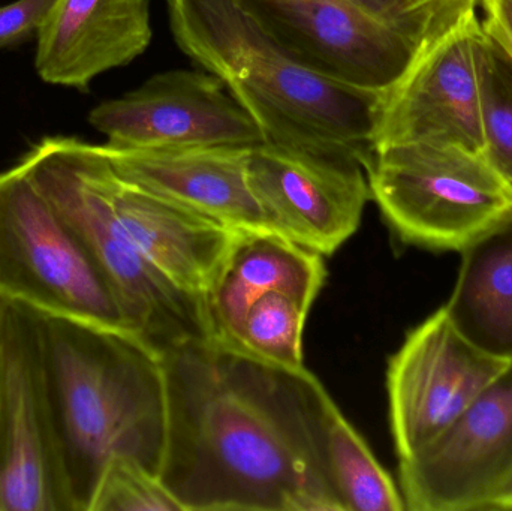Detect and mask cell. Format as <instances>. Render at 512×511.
I'll return each mask as SVG.
<instances>
[{"label": "cell", "mask_w": 512, "mask_h": 511, "mask_svg": "<svg viewBox=\"0 0 512 511\" xmlns=\"http://www.w3.org/2000/svg\"><path fill=\"white\" fill-rule=\"evenodd\" d=\"M161 359L167 443L159 479L182 511H343L327 452L337 405L312 372L216 338Z\"/></svg>", "instance_id": "cell-1"}, {"label": "cell", "mask_w": 512, "mask_h": 511, "mask_svg": "<svg viewBox=\"0 0 512 511\" xmlns=\"http://www.w3.org/2000/svg\"><path fill=\"white\" fill-rule=\"evenodd\" d=\"M36 315L68 511H90L117 456L159 477L167 443L161 356L126 330Z\"/></svg>", "instance_id": "cell-2"}, {"label": "cell", "mask_w": 512, "mask_h": 511, "mask_svg": "<svg viewBox=\"0 0 512 511\" xmlns=\"http://www.w3.org/2000/svg\"><path fill=\"white\" fill-rule=\"evenodd\" d=\"M168 11L177 45L224 83L267 143L366 167L382 95L292 53L245 0H168Z\"/></svg>", "instance_id": "cell-3"}, {"label": "cell", "mask_w": 512, "mask_h": 511, "mask_svg": "<svg viewBox=\"0 0 512 511\" xmlns=\"http://www.w3.org/2000/svg\"><path fill=\"white\" fill-rule=\"evenodd\" d=\"M18 164L98 267L132 335L159 356L213 338L206 302L165 278L120 227L96 177L89 141L45 137Z\"/></svg>", "instance_id": "cell-4"}, {"label": "cell", "mask_w": 512, "mask_h": 511, "mask_svg": "<svg viewBox=\"0 0 512 511\" xmlns=\"http://www.w3.org/2000/svg\"><path fill=\"white\" fill-rule=\"evenodd\" d=\"M370 197L405 245L463 252L512 215V183L483 153L453 144L375 149Z\"/></svg>", "instance_id": "cell-5"}, {"label": "cell", "mask_w": 512, "mask_h": 511, "mask_svg": "<svg viewBox=\"0 0 512 511\" xmlns=\"http://www.w3.org/2000/svg\"><path fill=\"white\" fill-rule=\"evenodd\" d=\"M0 297L129 332L104 276L20 164L0 173Z\"/></svg>", "instance_id": "cell-6"}, {"label": "cell", "mask_w": 512, "mask_h": 511, "mask_svg": "<svg viewBox=\"0 0 512 511\" xmlns=\"http://www.w3.org/2000/svg\"><path fill=\"white\" fill-rule=\"evenodd\" d=\"M0 511H68L38 315L0 297Z\"/></svg>", "instance_id": "cell-7"}, {"label": "cell", "mask_w": 512, "mask_h": 511, "mask_svg": "<svg viewBox=\"0 0 512 511\" xmlns=\"http://www.w3.org/2000/svg\"><path fill=\"white\" fill-rule=\"evenodd\" d=\"M510 365L468 341L442 306L406 335L387 369L397 458H411L444 434Z\"/></svg>", "instance_id": "cell-8"}, {"label": "cell", "mask_w": 512, "mask_h": 511, "mask_svg": "<svg viewBox=\"0 0 512 511\" xmlns=\"http://www.w3.org/2000/svg\"><path fill=\"white\" fill-rule=\"evenodd\" d=\"M406 510H493L512 486V360L435 441L399 461Z\"/></svg>", "instance_id": "cell-9"}, {"label": "cell", "mask_w": 512, "mask_h": 511, "mask_svg": "<svg viewBox=\"0 0 512 511\" xmlns=\"http://www.w3.org/2000/svg\"><path fill=\"white\" fill-rule=\"evenodd\" d=\"M480 30L474 11L423 41L408 71L379 102L373 150L439 143L484 155L475 66Z\"/></svg>", "instance_id": "cell-10"}, {"label": "cell", "mask_w": 512, "mask_h": 511, "mask_svg": "<svg viewBox=\"0 0 512 511\" xmlns=\"http://www.w3.org/2000/svg\"><path fill=\"white\" fill-rule=\"evenodd\" d=\"M249 180L274 233L333 255L354 236L370 197L360 161L300 147H252Z\"/></svg>", "instance_id": "cell-11"}, {"label": "cell", "mask_w": 512, "mask_h": 511, "mask_svg": "<svg viewBox=\"0 0 512 511\" xmlns=\"http://www.w3.org/2000/svg\"><path fill=\"white\" fill-rule=\"evenodd\" d=\"M89 123L125 149L252 147L267 143L251 114L210 72H159L138 89L102 102Z\"/></svg>", "instance_id": "cell-12"}, {"label": "cell", "mask_w": 512, "mask_h": 511, "mask_svg": "<svg viewBox=\"0 0 512 511\" xmlns=\"http://www.w3.org/2000/svg\"><path fill=\"white\" fill-rule=\"evenodd\" d=\"M262 12L256 14L292 53L382 96L423 44L346 0H262Z\"/></svg>", "instance_id": "cell-13"}, {"label": "cell", "mask_w": 512, "mask_h": 511, "mask_svg": "<svg viewBox=\"0 0 512 511\" xmlns=\"http://www.w3.org/2000/svg\"><path fill=\"white\" fill-rule=\"evenodd\" d=\"M90 155L99 185L135 248L176 287L206 302L242 231L123 179L102 144L90 143Z\"/></svg>", "instance_id": "cell-14"}, {"label": "cell", "mask_w": 512, "mask_h": 511, "mask_svg": "<svg viewBox=\"0 0 512 511\" xmlns=\"http://www.w3.org/2000/svg\"><path fill=\"white\" fill-rule=\"evenodd\" d=\"M102 147L128 182L233 230L274 233L249 180V147Z\"/></svg>", "instance_id": "cell-15"}, {"label": "cell", "mask_w": 512, "mask_h": 511, "mask_svg": "<svg viewBox=\"0 0 512 511\" xmlns=\"http://www.w3.org/2000/svg\"><path fill=\"white\" fill-rule=\"evenodd\" d=\"M150 0H56L36 39L35 68L54 86L87 90L152 42Z\"/></svg>", "instance_id": "cell-16"}, {"label": "cell", "mask_w": 512, "mask_h": 511, "mask_svg": "<svg viewBox=\"0 0 512 511\" xmlns=\"http://www.w3.org/2000/svg\"><path fill=\"white\" fill-rule=\"evenodd\" d=\"M327 278L324 257L271 231L240 233L207 294L213 338L228 342L262 294L286 291L313 303Z\"/></svg>", "instance_id": "cell-17"}, {"label": "cell", "mask_w": 512, "mask_h": 511, "mask_svg": "<svg viewBox=\"0 0 512 511\" xmlns=\"http://www.w3.org/2000/svg\"><path fill=\"white\" fill-rule=\"evenodd\" d=\"M460 254L448 317L475 347L511 362L512 215Z\"/></svg>", "instance_id": "cell-18"}, {"label": "cell", "mask_w": 512, "mask_h": 511, "mask_svg": "<svg viewBox=\"0 0 512 511\" xmlns=\"http://www.w3.org/2000/svg\"><path fill=\"white\" fill-rule=\"evenodd\" d=\"M327 452L343 511L406 510L402 492L339 407L328 420Z\"/></svg>", "instance_id": "cell-19"}, {"label": "cell", "mask_w": 512, "mask_h": 511, "mask_svg": "<svg viewBox=\"0 0 512 511\" xmlns=\"http://www.w3.org/2000/svg\"><path fill=\"white\" fill-rule=\"evenodd\" d=\"M312 305L286 291L262 294L225 344L273 365L303 369L304 327Z\"/></svg>", "instance_id": "cell-20"}, {"label": "cell", "mask_w": 512, "mask_h": 511, "mask_svg": "<svg viewBox=\"0 0 512 511\" xmlns=\"http://www.w3.org/2000/svg\"><path fill=\"white\" fill-rule=\"evenodd\" d=\"M475 66L484 155L512 183V60L483 26Z\"/></svg>", "instance_id": "cell-21"}, {"label": "cell", "mask_w": 512, "mask_h": 511, "mask_svg": "<svg viewBox=\"0 0 512 511\" xmlns=\"http://www.w3.org/2000/svg\"><path fill=\"white\" fill-rule=\"evenodd\" d=\"M90 511H182L156 474L123 456L102 473Z\"/></svg>", "instance_id": "cell-22"}, {"label": "cell", "mask_w": 512, "mask_h": 511, "mask_svg": "<svg viewBox=\"0 0 512 511\" xmlns=\"http://www.w3.org/2000/svg\"><path fill=\"white\" fill-rule=\"evenodd\" d=\"M372 17L402 30L417 41L459 23L471 12L477 11L480 0H444L433 5L420 6L411 0H346Z\"/></svg>", "instance_id": "cell-23"}, {"label": "cell", "mask_w": 512, "mask_h": 511, "mask_svg": "<svg viewBox=\"0 0 512 511\" xmlns=\"http://www.w3.org/2000/svg\"><path fill=\"white\" fill-rule=\"evenodd\" d=\"M56 0H15L0 6V48L38 35Z\"/></svg>", "instance_id": "cell-24"}, {"label": "cell", "mask_w": 512, "mask_h": 511, "mask_svg": "<svg viewBox=\"0 0 512 511\" xmlns=\"http://www.w3.org/2000/svg\"><path fill=\"white\" fill-rule=\"evenodd\" d=\"M484 32L495 39L512 60V0H480Z\"/></svg>", "instance_id": "cell-25"}, {"label": "cell", "mask_w": 512, "mask_h": 511, "mask_svg": "<svg viewBox=\"0 0 512 511\" xmlns=\"http://www.w3.org/2000/svg\"><path fill=\"white\" fill-rule=\"evenodd\" d=\"M493 510H507L512 511V486L496 501L495 506H493Z\"/></svg>", "instance_id": "cell-26"}, {"label": "cell", "mask_w": 512, "mask_h": 511, "mask_svg": "<svg viewBox=\"0 0 512 511\" xmlns=\"http://www.w3.org/2000/svg\"><path fill=\"white\" fill-rule=\"evenodd\" d=\"M411 2L415 3V5L426 6L433 5V3L444 2V0H411Z\"/></svg>", "instance_id": "cell-27"}]
</instances>
